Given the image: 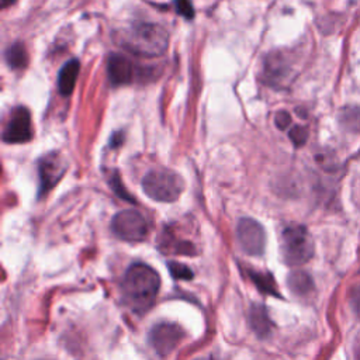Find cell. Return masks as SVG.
<instances>
[{
	"mask_svg": "<svg viewBox=\"0 0 360 360\" xmlns=\"http://www.w3.org/2000/svg\"><path fill=\"white\" fill-rule=\"evenodd\" d=\"M349 301H350V305H352L354 314L360 318V285L350 290Z\"/></svg>",
	"mask_w": 360,
	"mask_h": 360,
	"instance_id": "44dd1931",
	"label": "cell"
},
{
	"mask_svg": "<svg viewBox=\"0 0 360 360\" xmlns=\"http://www.w3.org/2000/svg\"><path fill=\"white\" fill-rule=\"evenodd\" d=\"M159 287L160 277L153 267L145 263H134L124 276V301L134 312L143 314L155 304Z\"/></svg>",
	"mask_w": 360,
	"mask_h": 360,
	"instance_id": "6da1fadb",
	"label": "cell"
},
{
	"mask_svg": "<svg viewBox=\"0 0 360 360\" xmlns=\"http://www.w3.org/2000/svg\"><path fill=\"white\" fill-rule=\"evenodd\" d=\"M111 229L122 240L139 242L148 235V224L143 215L135 210H124L112 217Z\"/></svg>",
	"mask_w": 360,
	"mask_h": 360,
	"instance_id": "5b68a950",
	"label": "cell"
},
{
	"mask_svg": "<svg viewBox=\"0 0 360 360\" xmlns=\"http://www.w3.org/2000/svg\"><path fill=\"white\" fill-rule=\"evenodd\" d=\"M167 266L174 278H186V280L193 278V271L187 266L176 262H170Z\"/></svg>",
	"mask_w": 360,
	"mask_h": 360,
	"instance_id": "ac0fdd59",
	"label": "cell"
},
{
	"mask_svg": "<svg viewBox=\"0 0 360 360\" xmlns=\"http://www.w3.org/2000/svg\"><path fill=\"white\" fill-rule=\"evenodd\" d=\"M314 239L304 225H288L281 233V256L288 266H301L314 256Z\"/></svg>",
	"mask_w": 360,
	"mask_h": 360,
	"instance_id": "277c9868",
	"label": "cell"
},
{
	"mask_svg": "<svg viewBox=\"0 0 360 360\" xmlns=\"http://www.w3.org/2000/svg\"><path fill=\"white\" fill-rule=\"evenodd\" d=\"M66 169H68V163L58 152H51L42 156L38 160V177H39L38 195L41 197L48 191H51L62 179Z\"/></svg>",
	"mask_w": 360,
	"mask_h": 360,
	"instance_id": "52a82bcc",
	"label": "cell"
},
{
	"mask_svg": "<svg viewBox=\"0 0 360 360\" xmlns=\"http://www.w3.org/2000/svg\"><path fill=\"white\" fill-rule=\"evenodd\" d=\"M174 6L179 14H181L184 18L191 20L194 17V8L190 0H174Z\"/></svg>",
	"mask_w": 360,
	"mask_h": 360,
	"instance_id": "ffe728a7",
	"label": "cell"
},
{
	"mask_svg": "<svg viewBox=\"0 0 360 360\" xmlns=\"http://www.w3.org/2000/svg\"><path fill=\"white\" fill-rule=\"evenodd\" d=\"M80 63L77 59H70L66 62L58 75V90L62 96H69L76 84L77 75H79Z\"/></svg>",
	"mask_w": 360,
	"mask_h": 360,
	"instance_id": "7c38bea8",
	"label": "cell"
},
{
	"mask_svg": "<svg viewBox=\"0 0 360 360\" xmlns=\"http://www.w3.org/2000/svg\"><path fill=\"white\" fill-rule=\"evenodd\" d=\"M287 285L297 295H307L314 290L311 276L302 270L291 271L287 277Z\"/></svg>",
	"mask_w": 360,
	"mask_h": 360,
	"instance_id": "5bb4252c",
	"label": "cell"
},
{
	"mask_svg": "<svg viewBox=\"0 0 360 360\" xmlns=\"http://www.w3.org/2000/svg\"><path fill=\"white\" fill-rule=\"evenodd\" d=\"M115 42L138 56L155 58L167 49L169 34L159 24L134 22L115 32Z\"/></svg>",
	"mask_w": 360,
	"mask_h": 360,
	"instance_id": "7a4b0ae2",
	"label": "cell"
},
{
	"mask_svg": "<svg viewBox=\"0 0 360 360\" xmlns=\"http://www.w3.org/2000/svg\"><path fill=\"white\" fill-rule=\"evenodd\" d=\"M249 323L259 338H266L271 332V321L267 311L260 304H253L249 309Z\"/></svg>",
	"mask_w": 360,
	"mask_h": 360,
	"instance_id": "4fadbf2b",
	"label": "cell"
},
{
	"mask_svg": "<svg viewBox=\"0 0 360 360\" xmlns=\"http://www.w3.org/2000/svg\"><path fill=\"white\" fill-rule=\"evenodd\" d=\"M236 239L242 250L250 256H260L266 248V232L252 218H240L236 225Z\"/></svg>",
	"mask_w": 360,
	"mask_h": 360,
	"instance_id": "8992f818",
	"label": "cell"
},
{
	"mask_svg": "<svg viewBox=\"0 0 360 360\" xmlns=\"http://www.w3.org/2000/svg\"><path fill=\"white\" fill-rule=\"evenodd\" d=\"M107 72L112 86L129 84L134 82L136 75V69L134 63L121 53L110 55L108 63H107Z\"/></svg>",
	"mask_w": 360,
	"mask_h": 360,
	"instance_id": "8fae6325",
	"label": "cell"
},
{
	"mask_svg": "<svg viewBox=\"0 0 360 360\" xmlns=\"http://www.w3.org/2000/svg\"><path fill=\"white\" fill-rule=\"evenodd\" d=\"M291 73L292 66L284 52L273 51L266 56L263 62L262 76L269 86H283L290 79Z\"/></svg>",
	"mask_w": 360,
	"mask_h": 360,
	"instance_id": "30bf717a",
	"label": "cell"
},
{
	"mask_svg": "<svg viewBox=\"0 0 360 360\" xmlns=\"http://www.w3.org/2000/svg\"><path fill=\"white\" fill-rule=\"evenodd\" d=\"M122 142V134L121 132H115L111 138V146H118Z\"/></svg>",
	"mask_w": 360,
	"mask_h": 360,
	"instance_id": "603a6c76",
	"label": "cell"
},
{
	"mask_svg": "<svg viewBox=\"0 0 360 360\" xmlns=\"http://www.w3.org/2000/svg\"><path fill=\"white\" fill-rule=\"evenodd\" d=\"M14 1H15V0H1V6H3V7H8V6H11Z\"/></svg>",
	"mask_w": 360,
	"mask_h": 360,
	"instance_id": "cb8c5ba5",
	"label": "cell"
},
{
	"mask_svg": "<svg viewBox=\"0 0 360 360\" xmlns=\"http://www.w3.org/2000/svg\"><path fill=\"white\" fill-rule=\"evenodd\" d=\"M195 360H212L211 357H198V359H195Z\"/></svg>",
	"mask_w": 360,
	"mask_h": 360,
	"instance_id": "d4e9b609",
	"label": "cell"
},
{
	"mask_svg": "<svg viewBox=\"0 0 360 360\" xmlns=\"http://www.w3.org/2000/svg\"><path fill=\"white\" fill-rule=\"evenodd\" d=\"M248 273H249L250 278L253 280V283H255L262 291H264L266 294H271V295L280 297V294H278V291H277V287H276V283H274L271 274H269V273H260V271H256V273H255V271H252V270H249Z\"/></svg>",
	"mask_w": 360,
	"mask_h": 360,
	"instance_id": "2e32d148",
	"label": "cell"
},
{
	"mask_svg": "<svg viewBox=\"0 0 360 360\" xmlns=\"http://www.w3.org/2000/svg\"><path fill=\"white\" fill-rule=\"evenodd\" d=\"M142 188L155 201L173 202L184 190V180L170 169H153L142 179Z\"/></svg>",
	"mask_w": 360,
	"mask_h": 360,
	"instance_id": "3957f363",
	"label": "cell"
},
{
	"mask_svg": "<svg viewBox=\"0 0 360 360\" xmlns=\"http://www.w3.org/2000/svg\"><path fill=\"white\" fill-rule=\"evenodd\" d=\"M32 138V125L30 111L18 105L11 110L7 124L3 131V141L6 143H22Z\"/></svg>",
	"mask_w": 360,
	"mask_h": 360,
	"instance_id": "ba28073f",
	"label": "cell"
},
{
	"mask_svg": "<svg viewBox=\"0 0 360 360\" xmlns=\"http://www.w3.org/2000/svg\"><path fill=\"white\" fill-rule=\"evenodd\" d=\"M110 184H111V188L114 190V193H115L118 197H121V198H124V200H127V201H129V202H135V200L132 198V195L124 188V186H122V183H121V180H120V177H118L117 173H114V174L111 176Z\"/></svg>",
	"mask_w": 360,
	"mask_h": 360,
	"instance_id": "d6986e66",
	"label": "cell"
},
{
	"mask_svg": "<svg viewBox=\"0 0 360 360\" xmlns=\"http://www.w3.org/2000/svg\"><path fill=\"white\" fill-rule=\"evenodd\" d=\"M183 336L184 332L180 326L169 322H162L150 329L149 343L159 356L165 357L176 349Z\"/></svg>",
	"mask_w": 360,
	"mask_h": 360,
	"instance_id": "9c48e42d",
	"label": "cell"
},
{
	"mask_svg": "<svg viewBox=\"0 0 360 360\" xmlns=\"http://www.w3.org/2000/svg\"><path fill=\"white\" fill-rule=\"evenodd\" d=\"M274 122H276V127L278 129H285L287 127H290L291 124V117L287 111H278L276 114V118H274Z\"/></svg>",
	"mask_w": 360,
	"mask_h": 360,
	"instance_id": "7402d4cb",
	"label": "cell"
},
{
	"mask_svg": "<svg viewBox=\"0 0 360 360\" xmlns=\"http://www.w3.org/2000/svg\"><path fill=\"white\" fill-rule=\"evenodd\" d=\"M288 136L291 139V142L298 148L302 146L307 139H308V129L305 127L301 125H294L290 131H288Z\"/></svg>",
	"mask_w": 360,
	"mask_h": 360,
	"instance_id": "e0dca14e",
	"label": "cell"
},
{
	"mask_svg": "<svg viewBox=\"0 0 360 360\" xmlns=\"http://www.w3.org/2000/svg\"><path fill=\"white\" fill-rule=\"evenodd\" d=\"M4 58L7 65L14 70L24 69L28 63V53L25 46L21 42H15L10 45L4 53Z\"/></svg>",
	"mask_w": 360,
	"mask_h": 360,
	"instance_id": "9a60e30c",
	"label": "cell"
}]
</instances>
